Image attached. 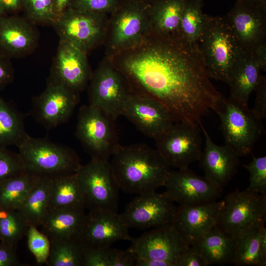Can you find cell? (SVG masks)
I'll return each instance as SVG.
<instances>
[{
	"mask_svg": "<svg viewBox=\"0 0 266 266\" xmlns=\"http://www.w3.org/2000/svg\"><path fill=\"white\" fill-rule=\"evenodd\" d=\"M112 63L139 92L157 100L177 122L199 124L223 95L215 88L198 44L150 33Z\"/></svg>",
	"mask_w": 266,
	"mask_h": 266,
	"instance_id": "1",
	"label": "cell"
},
{
	"mask_svg": "<svg viewBox=\"0 0 266 266\" xmlns=\"http://www.w3.org/2000/svg\"><path fill=\"white\" fill-rule=\"evenodd\" d=\"M109 160L120 190L139 195L164 186L170 167L156 149L145 143L120 145Z\"/></svg>",
	"mask_w": 266,
	"mask_h": 266,
	"instance_id": "2",
	"label": "cell"
},
{
	"mask_svg": "<svg viewBox=\"0 0 266 266\" xmlns=\"http://www.w3.org/2000/svg\"><path fill=\"white\" fill-rule=\"evenodd\" d=\"M198 46L209 76L228 84L241 49L224 16H208Z\"/></svg>",
	"mask_w": 266,
	"mask_h": 266,
	"instance_id": "3",
	"label": "cell"
},
{
	"mask_svg": "<svg viewBox=\"0 0 266 266\" xmlns=\"http://www.w3.org/2000/svg\"><path fill=\"white\" fill-rule=\"evenodd\" d=\"M16 146L26 171L38 176L75 173L81 165L73 150L46 138L28 134Z\"/></svg>",
	"mask_w": 266,
	"mask_h": 266,
	"instance_id": "4",
	"label": "cell"
},
{
	"mask_svg": "<svg viewBox=\"0 0 266 266\" xmlns=\"http://www.w3.org/2000/svg\"><path fill=\"white\" fill-rule=\"evenodd\" d=\"M149 1L122 0L109 20L106 37L113 56L134 48L150 34Z\"/></svg>",
	"mask_w": 266,
	"mask_h": 266,
	"instance_id": "5",
	"label": "cell"
},
{
	"mask_svg": "<svg viewBox=\"0 0 266 266\" xmlns=\"http://www.w3.org/2000/svg\"><path fill=\"white\" fill-rule=\"evenodd\" d=\"M220 120L225 144L240 156L249 154L262 132L261 121L248 105L223 96L214 110Z\"/></svg>",
	"mask_w": 266,
	"mask_h": 266,
	"instance_id": "6",
	"label": "cell"
},
{
	"mask_svg": "<svg viewBox=\"0 0 266 266\" xmlns=\"http://www.w3.org/2000/svg\"><path fill=\"white\" fill-rule=\"evenodd\" d=\"M115 121L101 110L89 104L80 107L75 134L91 159L109 160L120 145Z\"/></svg>",
	"mask_w": 266,
	"mask_h": 266,
	"instance_id": "7",
	"label": "cell"
},
{
	"mask_svg": "<svg viewBox=\"0 0 266 266\" xmlns=\"http://www.w3.org/2000/svg\"><path fill=\"white\" fill-rule=\"evenodd\" d=\"M222 201L217 226L228 235L235 238L253 227L265 224L266 195L236 189Z\"/></svg>",
	"mask_w": 266,
	"mask_h": 266,
	"instance_id": "8",
	"label": "cell"
},
{
	"mask_svg": "<svg viewBox=\"0 0 266 266\" xmlns=\"http://www.w3.org/2000/svg\"><path fill=\"white\" fill-rule=\"evenodd\" d=\"M108 23L107 14L70 7L57 16L52 25L61 40L87 53L105 40Z\"/></svg>",
	"mask_w": 266,
	"mask_h": 266,
	"instance_id": "9",
	"label": "cell"
},
{
	"mask_svg": "<svg viewBox=\"0 0 266 266\" xmlns=\"http://www.w3.org/2000/svg\"><path fill=\"white\" fill-rule=\"evenodd\" d=\"M76 173L86 208L117 211L120 189L109 160L91 159L87 164L81 165Z\"/></svg>",
	"mask_w": 266,
	"mask_h": 266,
	"instance_id": "10",
	"label": "cell"
},
{
	"mask_svg": "<svg viewBox=\"0 0 266 266\" xmlns=\"http://www.w3.org/2000/svg\"><path fill=\"white\" fill-rule=\"evenodd\" d=\"M156 149L170 167H189L202 154L199 124L174 123L154 139Z\"/></svg>",
	"mask_w": 266,
	"mask_h": 266,
	"instance_id": "11",
	"label": "cell"
},
{
	"mask_svg": "<svg viewBox=\"0 0 266 266\" xmlns=\"http://www.w3.org/2000/svg\"><path fill=\"white\" fill-rule=\"evenodd\" d=\"M127 79L111 62H103L92 74L88 90L89 104L113 120L122 115L124 104L133 92Z\"/></svg>",
	"mask_w": 266,
	"mask_h": 266,
	"instance_id": "12",
	"label": "cell"
},
{
	"mask_svg": "<svg viewBox=\"0 0 266 266\" xmlns=\"http://www.w3.org/2000/svg\"><path fill=\"white\" fill-rule=\"evenodd\" d=\"M177 208L164 193L156 191L137 195L121 215L129 229H154L172 225Z\"/></svg>",
	"mask_w": 266,
	"mask_h": 266,
	"instance_id": "13",
	"label": "cell"
},
{
	"mask_svg": "<svg viewBox=\"0 0 266 266\" xmlns=\"http://www.w3.org/2000/svg\"><path fill=\"white\" fill-rule=\"evenodd\" d=\"M165 195L179 205H195L217 201L223 190L205 176L189 167L170 170L164 186Z\"/></svg>",
	"mask_w": 266,
	"mask_h": 266,
	"instance_id": "14",
	"label": "cell"
},
{
	"mask_svg": "<svg viewBox=\"0 0 266 266\" xmlns=\"http://www.w3.org/2000/svg\"><path fill=\"white\" fill-rule=\"evenodd\" d=\"M122 115L144 134L154 139L177 122L162 103L145 94L132 92L125 101Z\"/></svg>",
	"mask_w": 266,
	"mask_h": 266,
	"instance_id": "15",
	"label": "cell"
},
{
	"mask_svg": "<svg viewBox=\"0 0 266 266\" xmlns=\"http://www.w3.org/2000/svg\"><path fill=\"white\" fill-rule=\"evenodd\" d=\"M224 17L243 51L253 53L266 43V6L236 1Z\"/></svg>",
	"mask_w": 266,
	"mask_h": 266,
	"instance_id": "16",
	"label": "cell"
},
{
	"mask_svg": "<svg viewBox=\"0 0 266 266\" xmlns=\"http://www.w3.org/2000/svg\"><path fill=\"white\" fill-rule=\"evenodd\" d=\"M78 102V94L49 80L45 90L33 100L32 114L47 129L67 121Z\"/></svg>",
	"mask_w": 266,
	"mask_h": 266,
	"instance_id": "17",
	"label": "cell"
},
{
	"mask_svg": "<svg viewBox=\"0 0 266 266\" xmlns=\"http://www.w3.org/2000/svg\"><path fill=\"white\" fill-rule=\"evenodd\" d=\"M129 228L117 211L89 210L86 214L80 239L85 246L107 247L119 240H131Z\"/></svg>",
	"mask_w": 266,
	"mask_h": 266,
	"instance_id": "18",
	"label": "cell"
},
{
	"mask_svg": "<svg viewBox=\"0 0 266 266\" xmlns=\"http://www.w3.org/2000/svg\"><path fill=\"white\" fill-rule=\"evenodd\" d=\"M129 247L138 258L166 262L175 266L187 245L172 225L154 228L140 236L132 238Z\"/></svg>",
	"mask_w": 266,
	"mask_h": 266,
	"instance_id": "19",
	"label": "cell"
},
{
	"mask_svg": "<svg viewBox=\"0 0 266 266\" xmlns=\"http://www.w3.org/2000/svg\"><path fill=\"white\" fill-rule=\"evenodd\" d=\"M92 75L86 53L60 40L49 80L78 94L85 89Z\"/></svg>",
	"mask_w": 266,
	"mask_h": 266,
	"instance_id": "20",
	"label": "cell"
},
{
	"mask_svg": "<svg viewBox=\"0 0 266 266\" xmlns=\"http://www.w3.org/2000/svg\"><path fill=\"white\" fill-rule=\"evenodd\" d=\"M223 201L195 205H179L172 225L187 245H192L217 226Z\"/></svg>",
	"mask_w": 266,
	"mask_h": 266,
	"instance_id": "21",
	"label": "cell"
},
{
	"mask_svg": "<svg viewBox=\"0 0 266 266\" xmlns=\"http://www.w3.org/2000/svg\"><path fill=\"white\" fill-rule=\"evenodd\" d=\"M199 124L205 137V147L199 161L204 176L223 190L236 172L240 157L226 144H215L201 121Z\"/></svg>",
	"mask_w": 266,
	"mask_h": 266,
	"instance_id": "22",
	"label": "cell"
},
{
	"mask_svg": "<svg viewBox=\"0 0 266 266\" xmlns=\"http://www.w3.org/2000/svg\"><path fill=\"white\" fill-rule=\"evenodd\" d=\"M37 42L33 23L15 15L0 16V52L11 58L29 53Z\"/></svg>",
	"mask_w": 266,
	"mask_h": 266,
	"instance_id": "23",
	"label": "cell"
},
{
	"mask_svg": "<svg viewBox=\"0 0 266 266\" xmlns=\"http://www.w3.org/2000/svg\"><path fill=\"white\" fill-rule=\"evenodd\" d=\"M85 208L65 207L49 210L40 225L50 241L79 238L86 213Z\"/></svg>",
	"mask_w": 266,
	"mask_h": 266,
	"instance_id": "24",
	"label": "cell"
},
{
	"mask_svg": "<svg viewBox=\"0 0 266 266\" xmlns=\"http://www.w3.org/2000/svg\"><path fill=\"white\" fill-rule=\"evenodd\" d=\"M261 70L253 53L241 50L228 83L230 87V97L248 105L250 96L262 75Z\"/></svg>",
	"mask_w": 266,
	"mask_h": 266,
	"instance_id": "25",
	"label": "cell"
},
{
	"mask_svg": "<svg viewBox=\"0 0 266 266\" xmlns=\"http://www.w3.org/2000/svg\"><path fill=\"white\" fill-rule=\"evenodd\" d=\"M186 0H150L148 15L150 33L163 36L178 35Z\"/></svg>",
	"mask_w": 266,
	"mask_h": 266,
	"instance_id": "26",
	"label": "cell"
},
{
	"mask_svg": "<svg viewBox=\"0 0 266 266\" xmlns=\"http://www.w3.org/2000/svg\"><path fill=\"white\" fill-rule=\"evenodd\" d=\"M235 242V238L228 235L216 226L200 237L193 245L208 266L224 265L232 264Z\"/></svg>",
	"mask_w": 266,
	"mask_h": 266,
	"instance_id": "27",
	"label": "cell"
},
{
	"mask_svg": "<svg viewBox=\"0 0 266 266\" xmlns=\"http://www.w3.org/2000/svg\"><path fill=\"white\" fill-rule=\"evenodd\" d=\"M65 207L86 208L84 195L76 172L50 179L49 210Z\"/></svg>",
	"mask_w": 266,
	"mask_h": 266,
	"instance_id": "28",
	"label": "cell"
},
{
	"mask_svg": "<svg viewBox=\"0 0 266 266\" xmlns=\"http://www.w3.org/2000/svg\"><path fill=\"white\" fill-rule=\"evenodd\" d=\"M41 177L26 171L0 181V210H17Z\"/></svg>",
	"mask_w": 266,
	"mask_h": 266,
	"instance_id": "29",
	"label": "cell"
},
{
	"mask_svg": "<svg viewBox=\"0 0 266 266\" xmlns=\"http://www.w3.org/2000/svg\"><path fill=\"white\" fill-rule=\"evenodd\" d=\"M265 224L253 227L236 237L232 264L236 266H265L266 256L261 246V234Z\"/></svg>",
	"mask_w": 266,
	"mask_h": 266,
	"instance_id": "30",
	"label": "cell"
},
{
	"mask_svg": "<svg viewBox=\"0 0 266 266\" xmlns=\"http://www.w3.org/2000/svg\"><path fill=\"white\" fill-rule=\"evenodd\" d=\"M50 177H41L17 210L29 226L40 227L49 211Z\"/></svg>",
	"mask_w": 266,
	"mask_h": 266,
	"instance_id": "31",
	"label": "cell"
},
{
	"mask_svg": "<svg viewBox=\"0 0 266 266\" xmlns=\"http://www.w3.org/2000/svg\"><path fill=\"white\" fill-rule=\"evenodd\" d=\"M28 134L22 114L0 95V146H17Z\"/></svg>",
	"mask_w": 266,
	"mask_h": 266,
	"instance_id": "32",
	"label": "cell"
},
{
	"mask_svg": "<svg viewBox=\"0 0 266 266\" xmlns=\"http://www.w3.org/2000/svg\"><path fill=\"white\" fill-rule=\"evenodd\" d=\"M202 6V0H186L180 20L178 35L193 44H198L208 18Z\"/></svg>",
	"mask_w": 266,
	"mask_h": 266,
	"instance_id": "33",
	"label": "cell"
},
{
	"mask_svg": "<svg viewBox=\"0 0 266 266\" xmlns=\"http://www.w3.org/2000/svg\"><path fill=\"white\" fill-rule=\"evenodd\" d=\"M83 245L79 238L50 241L48 266H83Z\"/></svg>",
	"mask_w": 266,
	"mask_h": 266,
	"instance_id": "34",
	"label": "cell"
},
{
	"mask_svg": "<svg viewBox=\"0 0 266 266\" xmlns=\"http://www.w3.org/2000/svg\"><path fill=\"white\" fill-rule=\"evenodd\" d=\"M29 226L17 210H0V242L15 248Z\"/></svg>",
	"mask_w": 266,
	"mask_h": 266,
	"instance_id": "35",
	"label": "cell"
},
{
	"mask_svg": "<svg viewBox=\"0 0 266 266\" xmlns=\"http://www.w3.org/2000/svg\"><path fill=\"white\" fill-rule=\"evenodd\" d=\"M33 24L52 25L57 18L54 0H23V9Z\"/></svg>",
	"mask_w": 266,
	"mask_h": 266,
	"instance_id": "36",
	"label": "cell"
},
{
	"mask_svg": "<svg viewBox=\"0 0 266 266\" xmlns=\"http://www.w3.org/2000/svg\"><path fill=\"white\" fill-rule=\"evenodd\" d=\"M26 236L29 250L40 264L47 262L50 250V241L37 227L30 226Z\"/></svg>",
	"mask_w": 266,
	"mask_h": 266,
	"instance_id": "37",
	"label": "cell"
},
{
	"mask_svg": "<svg viewBox=\"0 0 266 266\" xmlns=\"http://www.w3.org/2000/svg\"><path fill=\"white\" fill-rule=\"evenodd\" d=\"M243 166L250 173L248 190L266 195V156L253 157L249 164Z\"/></svg>",
	"mask_w": 266,
	"mask_h": 266,
	"instance_id": "38",
	"label": "cell"
},
{
	"mask_svg": "<svg viewBox=\"0 0 266 266\" xmlns=\"http://www.w3.org/2000/svg\"><path fill=\"white\" fill-rule=\"evenodd\" d=\"M25 171L19 154L0 146V181Z\"/></svg>",
	"mask_w": 266,
	"mask_h": 266,
	"instance_id": "39",
	"label": "cell"
},
{
	"mask_svg": "<svg viewBox=\"0 0 266 266\" xmlns=\"http://www.w3.org/2000/svg\"><path fill=\"white\" fill-rule=\"evenodd\" d=\"M121 0H73L70 7L98 13L111 14L118 7Z\"/></svg>",
	"mask_w": 266,
	"mask_h": 266,
	"instance_id": "40",
	"label": "cell"
},
{
	"mask_svg": "<svg viewBox=\"0 0 266 266\" xmlns=\"http://www.w3.org/2000/svg\"><path fill=\"white\" fill-rule=\"evenodd\" d=\"M110 247L83 245V266H109Z\"/></svg>",
	"mask_w": 266,
	"mask_h": 266,
	"instance_id": "41",
	"label": "cell"
},
{
	"mask_svg": "<svg viewBox=\"0 0 266 266\" xmlns=\"http://www.w3.org/2000/svg\"><path fill=\"white\" fill-rule=\"evenodd\" d=\"M256 98L253 108L251 109L254 116L262 120L266 117V78L261 75L254 89Z\"/></svg>",
	"mask_w": 266,
	"mask_h": 266,
	"instance_id": "42",
	"label": "cell"
},
{
	"mask_svg": "<svg viewBox=\"0 0 266 266\" xmlns=\"http://www.w3.org/2000/svg\"><path fill=\"white\" fill-rule=\"evenodd\" d=\"M137 259L136 253L130 248L126 250L110 248L109 266H134Z\"/></svg>",
	"mask_w": 266,
	"mask_h": 266,
	"instance_id": "43",
	"label": "cell"
},
{
	"mask_svg": "<svg viewBox=\"0 0 266 266\" xmlns=\"http://www.w3.org/2000/svg\"><path fill=\"white\" fill-rule=\"evenodd\" d=\"M207 264L196 247L189 245L180 255L175 266H207Z\"/></svg>",
	"mask_w": 266,
	"mask_h": 266,
	"instance_id": "44",
	"label": "cell"
},
{
	"mask_svg": "<svg viewBox=\"0 0 266 266\" xmlns=\"http://www.w3.org/2000/svg\"><path fill=\"white\" fill-rule=\"evenodd\" d=\"M14 74L10 58L0 52V91L12 82Z\"/></svg>",
	"mask_w": 266,
	"mask_h": 266,
	"instance_id": "45",
	"label": "cell"
},
{
	"mask_svg": "<svg viewBox=\"0 0 266 266\" xmlns=\"http://www.w3.org/2000/svg\"><path fill=\"white\" fill-rule=\"evenodd\" d=\"M21 266L15 248L0 242V266Z\"/></svg>",
	"mask_w": 266,
	"mask_h": 266,
	"instance_id": "46",
	"label": "cell"
},
{
	"mask_svg": "<svg viewBox=\"0 0 266 266\" xmlns=\"http://www.w3.org/2000/svg\"><path fill=\"white\" fill-rule=\"evenodd\" d=\"M23 9V0H0V16L15 15Z\"/></svg>",
	"mask_w": 266,
	"mask_h": 266,
	"instance_id": "47",
	"label": "cell"
},
{
	"mask_svg": "<svg viewBox=\"0 0 266 266\" xmlns=\"http://www.w3.org/2000/svg\"><path fill=\"white\" fill-rule=\"evenodd\" d=\"M253 53L261 70L265 71L266 70V43L257 48Z\"/></svg>",
	"mask_w": 266,
	"mask_h": 266,
	"instance_id": "48",
	"label": "cell"
},
{
	"mask_svg": "<svg viewBox=\"0 0 266 266\" xmlns=\"http://www.w3.org/2000/svg\"><path fill=\"white\" fill-rule=\"evenodd\" d=\"M135 266H171L166 262L157 261L150 259L138 258Z\"/></svg>",
	"mask_w": 266,
	"mask_h": 266,
	"instance_id": "49",
	"label": "cell"
},
{
	"mask_svg": "<svg viewBox=\"0 0 266 266\" xmlns=\"http://www.w3.org/2000/svg\"><path fill=\"white\" fill-rule=\"evenodd\" d=\"M73 0H54L57 17L69 8Z\"/></svg>",
	"mask_w": 266,
	"mask_h": 266,
	"instance_id": "50",
	"label": "cell"
},
{
	"mask_svg": "<svg viewBox=\"0 0 266 266\" xmlns=\"http://www.w3.org/2000/svg\"><path fill=\"white\" fill-rule=\"evenodd\" d=\"M236 1L261 6H266V0H236Z\"/></svg>",
	"mask_w": 266,
	"mask_h": 266,
	"instance_id": "51",
	"label": "cell"
},
{
	"mask_svg": "<svg viewBox=\"0 0 266 266\" xmlns=\"http://www.w3.org/2000/svg\"><path fill=\"white\" fill-rule=\"evenodd\" d=\"M145 0L149 1V0Z\"/></svg>",
	"mask_w": 266,
	"mask_h": 266,
	"instance_id": "52",
	"label": "cell"
}]
</instances>
